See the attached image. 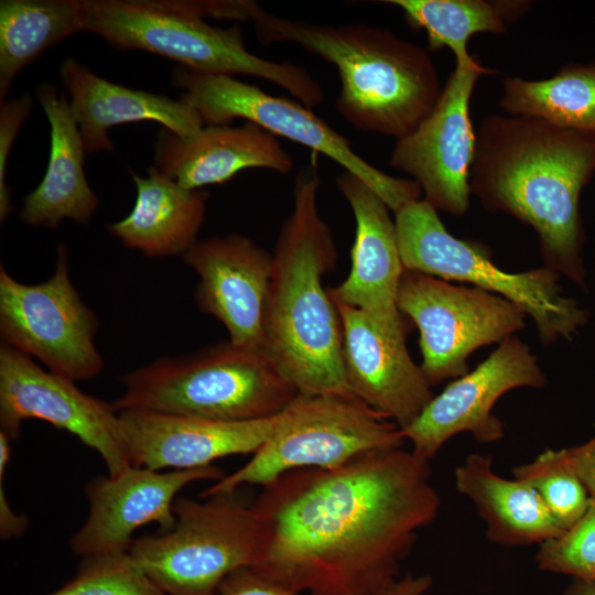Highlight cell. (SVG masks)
<instances>
[{
  "instance_id": "e575fe53",
  "label": "cell",
  "mask_w": 595,
  "mask_h": 595,
  "mask_svg": "<svg viewBox=\"0 0 595 595\" xmlns=\"http://www.w3.org/2000/svg\"><path fill=\"white\" fill-rule=\"evenodd\" d=\"M3 476L0 475V536L10 539L21 536L28 527V519L11 508L3 489Z\"/></svg>"
},
{
  "instance_id": "5bb4252c",
  "label": "cell",
  "mask_w": 595,
  "mask_h": 595,
  "mask_svg": "<svg viewBox=\"0 0 595 595\" xmlns=\"http://www.w3.org/2000/svg\"><path fill=\"white\" fill-rule=\"evenodd\" d=\"M491 73L475 56L456 62L432 112L396 141L390 166L409 174L436 210L463 216L469 208L476 147L469 102L478 78Z\"/></svg>"
},
{
  "instance_id": "cb8c5ba5",
  "label": "cell",
  "mask_w": 595,
  "mask_h": 595,
  "mask_svg": "<svg viewBox=\"0 0 595 595\" xmlns=\"http://www.w3.org/2000/svg\"><path fill=\"white\" fill-rule=\"evenodd\" d=\"M137 196L131 212L108 231L147 257L183 256L196 241L207 212L208 193L187 190L154 165L142 177L130 170Z\"/></svg>"
},
{
  "instance_id": "f1b7e54d",
  "label": "cell",
  "mask_w": 595,
  "mask_h": 595,
  "mask_svg": "<svg viewBox=\"0 0 595 595\" xmlns=\"http://www.w3.org/2000/svg\"><path fill=\"white\" fill-rule=\"evenodd\" d=\"M513 478L531 486L564 530L586 512L591 495L572 469L564 448H547L534 459L512 468Z\"/></svg>"
},
{
  "instance_id": "4fadbf2b",
  "label": "cell",
  "mask_w": 595,
  "mask_h": 595,
  "mask_svg": "<svg viewBox=\"0 0 595 595\" xmlns=\"http://www.w3.org/2000/svg\"><path fill=\"white\" fill-rule=\"evenodd\" d=\"M29 419L45 421L78 437L99 454L108 476L132 466L113 403L83 392L74 380L42 368L32 357L1 344L0 432L14 441Z\"/></svg>"
},
{
  "instance_id": "7402d4cb",
  "label": "cell",
  "mask_w": 595,
  "mask_h": 595,
  "mask_svg": "<svg viewBox=\"0 0 595 595\" xmlns=\"http://www.w3.org/2000/svg\"><path fill=\"white\" fill-rule=\"evenodd\" d=\"M58 73L87 154L112 151L108 131L122 123L155 121L182 138L204 127L184 101L109 82L73 57L62 61Z\"/></svg>"
},
{
  "instance_id": "ffe728a7",
  "label": "cell",
  "mask_w": 595,
  "mask_h": 595,
  "mask_svg": "<svg viewBox=\"0 0 595 595\" xmlns=\"http://www.w3.org/2000/svg\"><path fill=\"white\" fill-rule=\"evenodd\" d=\"M343 333V361L351 392L404 429L434 397L407 342L382 333L361 311L335 303Z\"/></svg>"
},
{
  "instance_id": "7a4b0ae2",
  "label": "cell",
  "mask_w": 595,
  "mask_h": 595,
  "mask_svg": "<svg viewBox=\"0 0 595 595\" xmlns=\"http://www.w3.org/2000/svg\"><path fill=\"white\" fill-rule=\"evenodd\" d=\"M595 173V132L491 113L476 133L470 192L538 235L544 267L586 286L583 188Z\"/></svg>"
},
{
  "instance_id": "7c38bea8",
  "label": "cell",
  "mask_w": 595,
  "mask_h": 595,
  "mask_svg": "<svg viewBox=\"0 0 595 595\" xmlns=\"http://www.w3.org/2000/svg\"><path fill=\"white\" fill-rule=\"evenodd\" d=\"M96 314L84 303L69 275L68 251L57 247L53 275L37 284L15 280L0 267L2 344L39 359L71 380H88L104 369L95 345Z\"/></svg>"
},
{
  "instance_id": "2e32d148",
  "label": "cell",
  "mask_w": 595,
  "mask_h": 595,
  "mask_svg": "<svg viewBox=\"0 0 595 595\" xmlns=\"http://www.w3.org/2000/svg\"><path fill=\"white\" fill-rule=\"evenodd\" d=\"M355 218L351 267L346 279L328 288L334 303L365 313L387 336L407 342L413 328L398 307L402 264L390 208L365 182L344 171L336 180Z\"/></svg>"
},
{
  "instance_id": "83f0119b",
  "label": "cell",
  "mask_w": 595,
  "mask_h": 595,
  "mask_svg": "<svg viewBox=\"0 0 595 595\" xmlns=\"http://www.w3.org/2000/svg\"><path fill=\"white\" fill-rule=\"evenodd\" d=\"M499 105L509 116L595 132V62L565 65L542 80L506 76Z\"/></svg>"
},
{
  "instance_id": "e0dca14e",
  "label": "cell",
  "mask_w": 595,
  "mask_h": 595,
  "mask_svg": "<svg viewBox=\"0 0 595 595\" xmlns=\"http://www.w3.org/2000/svg\"><path fill=\"white\" fill-rule=\"evenodd\" d=\"M224 476L209 465L166 472L131 466L117 476L96 477L86 486L89 512L71 548L83 558L128 552L140 527L156 522L161 532L173 527V505L185 486Z\"/></svg>"
},
{
  "instance_id": "484cf974",
  "label": "cell",
  "mask_w": 595,
  "mask_h": 595,
  "mask_svg": "<svg viewBox=\"0 0 595 595\" xmlns=\"http://www.w3.org/2000/svg\"><path fill=\"white\" fill-rule=\"evenodd\" d=\"M84 32V0L0 1V100L30 63Z\"/></svg>"
},
{
  "instance_id": "d4e9b609",
  "label": "cell",
  "mask_w": 595,
  "mask_h": 595,
  "mask_svg": "<svg viewBox=\"0 0 595 595\" xmlns=\"http://www.w3.org/2000/svg\"><path fill=\"white\" fill-rule=\"evenodd\" d=\"M456 490L468 498L486 523L487 538L520 547L556 538L563 532L537 491L528 484L499 476L489 455L472 453L455 467Z\"/></svg>"
},
{
  "instance_id": "9a60e30c",
  "label": "cell",
  "mask_w": 595,
  "mask_h": 595,
  "mask_svg": "<svg viewBox=\"0 0 595 595\" xmlns=\"http://www.w3.org/2000/svg\"><path fill=\"white\" fill-rule=\"evenodd\" d=\"M545 386L547 376L530 347L516 335L508 337L474 370L434 396L420 415L401 429L402 436L428 461L459 433L468 432L479 443L499 441L505 429L493 413L496 402L513 389Z\"/></svg>"
},
{
  "instance_id": "ba28073f",
  "label": "cell",
  "mask_w": 595,
  "mask_h": 595,
  "mask_svg": "<svg viewBox=\"0 0 595 595\" xmlns=\"http://www.w3.org/2000/svg\"><path fill=\"white\" fill-rule=\"evenodd\" d=\"M173 512L170 530L134 539L128 551L165 595H217L230 573L255 563L259 521L237 491L176 498Z\"/></svg>"
},
{
  "instance_id": "9c48e42d",
  "label": "cell",
  "mask_w": 595,
  "mask_h": 595,
  "mask_svg": "<svg viewBox=\"0 0 595 595\" xmlns=\"http://www.w3.org/2000/svg\"><path fill=\"white\" fill-rule=\"evenodd\" d=\"M400 428L355 396L298 394L249 462L206 488L199 498L263 486L299 468H331L376 450L403 446Z\"/></svg>"
},
{
  "instance_id": "836d02e7",
  "label": "cell",
  "mask_w": 595,
  "mask_h": 595,
  "mask_svg": "<svg viewBox=\"0 0 595 595\" xmlns=\"http://www.w3.org/2000/svg\"><path fill=\"white\" fill-rule=\"evenodd\" d=\"M566 458L591 497H595V426L594 435L580 445L564 448Z\"/></svg>"
},
{
  "instance_id": "44dd1931",
  "label": "cell",
  "mask_w": 595,
  "mask_h": 595,
  "mask_svg": "<svg viewBox=\"0 0 595 595\" xmlns=\"http://www.w3.org/2000/svg\"><path fill=\"white\" fill-rule=\"evenodd\" d=\"M154 166L184 188L202 190L251 167L288 174L294 163L275 136L246 121L203 127L188 138L162 128L154 143Z\"/></svg>"
},
{
  "instance_id": "d6986e66",
  "label": "cell",
  "mask_w": 595,
  "mask_h": 595,
  "mask_svg": "<svg viewBox=\"0 0 595 595\" xmlns=\"http://www.w3.org/2000/svg\"><path fill=\"white\" fill-rule=\"evenodd\" d=\"M271 418L227 422L148 410L119 412L132 466L154 470L193 469L237 454H255L273 434Z\"/></svg>"
},
{
  "instance_id": "8fae6325",
  "label": "cell",
  "mask_w": 595,
  "mask_h": 595,
  "mask_svg": "<svg viewBox=\"0 0 595 595\" xmlns=\"http://www.w3.org/2000/svg\"><path fill=\"white\" fill-rule=\"evenodd\" d=\"M398 307L420 333V365L430 385L469 371L468 357L524 327L526 313L495 293L404 270Z\"/></svg>"
},
{
  "instance_id": "603a6c76",
  "label": "cell",
  "mask_w": 595,
  "mask_h": 595,
  "mask_svg": "<svg viewBox=\"0 0 595 595\" xmlns=\"http://www.w3.org/2000/svg\"><path fill=\"white\" fill-rule=\"evenodd\" d=\"M35 96L51 130L47 169L23 201L20 219L30 226L57 228L64 219L86 225L98 207L84 170L86 150L69 104L54 85L42 83Z\"/></svg>"
},
{
  "instance_id": "f546056e",
  "label": "cell",
  "mask_w": 595,
  "mask_h": 595,
  "mask_svg": "<svg viewBox=\"0 0 595 595\" xmlns=\"http://www.w3.org/2000/svg\"><path fill=\"white\" fill-rule=\"evenodd\" d=\"M47 595H165L129 552L84 558L75 577Z\"/></svg>"
},
{
  "instance_id": "8992f818",
  "label": "cell",
  "mask_w": 595,
  "mask_h": 595,
  "mask_svg": "<svg viewBox=\"0 0 595 595\" xmlns=\"http://www.w3.org/2000/svg\"><path fill=\"white\" fill-rule=\"evenodd\" d=\"M118 412L148 410L241 422L280 413L299 393L263 347L220 342L120 377Z\"/></svg>"
},
{
  "instance_id": "6da1fadb",
  "label": "cell",
  "mask_w": 595,
  "mask_h": 595,
  "mask_svg": "<svg viewBox=\"0 0 595 595\" xmlns=\"http://www.w3.org/2000/svg\"><path fill=\"white\" fill-rule=\"evenodd\" d=\"M261 488L251 502L260 543L250 567L298 594L387 587L441 505L430 461L403 446L292 469Z\"/></svg>"
},
{
  "instance_id": "4316f807",
  "label": "cell",
  "mask_w": 595,
  "mask_h": 595,
  "mask_svg": "<svg viewBox=\"0 0 595 595\" xmlns=\"http://www.w3.org/2000/svg\"><path fill=\"white\" fill-rule=\"evenodd\" d=\"M399 8L407 22L422 29L429 50L447 46L456 62L469 61L473 55L467 43L476 33L504 34L531 7L527 0H386Z\"/></svg>"
},
{
  "instance_id": "52a82bcc",
  "label": "cell",
  "mask_w": 595,
  "mask_h": 595,
  "mask_svg": "<svg viewBox=\"0 0 595 595\" xmlns=\"http://www.w3.org/2000/svg\"><path fill=\"white\" fill-rule=\"evenodd\" d=\"M393 214L405 270L468 282L507 299L531 317L543 345L572 339L586 324L588 312L562 293L558 272L544 266L516 273L498 268L485 246L447 231L423 197Z\"/></svg>"
},
{
  "instance_id": "277c9868",
  "label": "cell",
  "mask_w": 595,
  "mask_h": 595,
  "mask_svg": "<svg viewBox=\"0 0 595 595\" xmlns=\"http://www.w3.org/2000/svg\"><path fill=\"white\" fill-rule=\"evenodd\" d=\"M251 21L262 44L295 43L333 64L337 112L355 129L394 138L411 133L442 88L426 50L390 30L363 23L327 25L275 15L257 6Z\"/></svg>"
},
{
  "instance_id": "d6a6232c",
  "label": "cell",
  "mask_w": 595,
  "mask_h": 595,
  "mask_svg": "<svg viewBox=\"0 0 595 595\" xmlns=\"http://www.w3.org/2000/svg\"><path fill=\"white\" fill-rule=\"evenodd\" d=\"M217 595H302L262 576L251 567L230 573L219 585ZM311 595V594H307Z\"/></svg>"
},
{
  "instance_id": "4dcf8cb0",
  "label": "cell",
  "mask_w": 595,
  "mask_h": 595,
  "mask_svg": "<svg viewBox=\"0 0 595 595\" xmlns=\"http://www.w3.org/2000/svg\"><path fill=\"white\" fill-rule=\"evenodd\" d=\"M536 562L544 572L595 581V497L575 524L539 545Z\"/></svg>"
},
{
  "instance_id": "8d00e7d4",
  "label": "cell",
  "mask_w": 595,
  "mask_h": 595,
  "mask_svg": "<svg viewBox=\"0 0 595 595\" xmlns=\"http://www.w3.org/2000/svg\"><path fill=\"white\" fill-rule=\"evenodd\" d=\"M562 595H595V581L573 580Z\"/></svg>"
},
{
  "instance_id": "3957f363",
  "label": "cell",
  "mask_w": 595,
  "mask_h": 595,
  "mask_svg": "<svg viewBox=\"0 0 595 595\" xmlns=\"http://www.w3.org/2000/svg\"><path fill=\"white\" fill-rule=\"evenodd\" d=\"M320 185L313 165L295 177L293 208L272 252L264 348L298 393L355 396L344 369L339 313L323 285L337 253L318 212Z\"/></svg>"
},
{
  "instance_id": "5b68a950",
  "label": "cell",
  "mask_w": 595,
  "mask_h": 595,
  "mask_svg": "<svg viewBox=\"0 0 595 595\" xmlns=\"http://www.w3.org/2000/svg\"><path fill=\"white\" fill-rule=\"evenodd\" d=\"M238 0H84V32L118 50L145 51L204 74L248 75L282 87L306 108L323 102L320 83L302 66L248 51L238 24L218 28L205 18L238 21Z\"/></svg>"
},
{
  "instance_id": "1f68e13d",
  "label": "cell",
  "mask_w": 595,
  "mask_h": 595,
  "mask_svg": "<svg viewBox=\"0 0 595 595\" xmlns=\"http://www.w3.org/2000/svg\"><path fill=\"white\" fill-rule=\"evenodd\" d=\"M33 99L29 93L1 101L0 106V220L12 210L10 188L6 182L7 163L14 140L31 113Z\"/></svg>"
},
{
  "instance_id": "ac0fdd59",
  "label": "cell",
  "mask_w": 595,
  "mask_h": 595,
  "mask_svg": "<svg viewBox=\"0 0 595 595\" xmlns=\"http://www.w3.org/2000/svg\"><path fill=\"white\" fill-rule=\"evenodd\" d=\"M183 261L198 275V309L218 320L229 342L264 348V322L272 275V253L240 234L196 241Z\"/></svg>"
},
{
  "instance_id": "30bf717a",
  "label": "cell",
  "mask_w": 595,
  "mask_h": 595,
  "mask_svg": "<svg viewBox=\"0 0 595 595\" xmlns=\"http://www.w3.org/2000/svg\"><path fill=\"white\" fill-rule=\"evenodd\" d=\"M172 85L181 89L180 100L191 106L207 126H228L240 118L310 148L365 182L393 213L404 203L422 198L413 180L394 177L371 165L348 139L305 106L269 95L235 76L196 73L184 67L172 72Z\"/></svg>"
},
{
  "instance_id": "d590c367",
  "label": "cell",
  "mask_w": 595,
  "mask_h": 595,
  "mask_svg": "<svg viewBox=\"0 0 595 595\" xmlns=\"http://www.w3.org/2000/svg\"><path fill=\"white\" fill-rule=\"evenodd\" d=\"M430 575L407 574L372 595H424L432 586Z\"/></svg>"
}]
</instances>
